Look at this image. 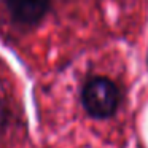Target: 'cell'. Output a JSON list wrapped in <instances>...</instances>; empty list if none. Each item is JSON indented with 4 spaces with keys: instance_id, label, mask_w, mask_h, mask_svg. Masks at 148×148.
I'll use <instances>...</instances> for the list:
<instances>
[{
    "instance_id": "6da1fadb",
    "label": "cell",
    "mask_w": 148,
    "mask_h": 148,
    "mask_svg": "<svg viewBox=\"0 0 148 148\" xmlns=\"http://www.w3.org/2000/svg\"><path fill=\"white\" fill-rule=\"evenodd\" d=\"M121 92L107 77H91L81 88V103L89 116L96 119L110 118L119 105Z\"/></svg>"
},
{
    "instance_id": "7a4b0ae2",
    "label": "cell",
    "mask_w": 148,
    "mask_h": 148,
    "mask_svg": "<svg viewBox=\"0 0 148 148\" xmlns=\"http://www.w3.org/2000/svg\"><path fill=\"white\" fill-rule=\"evenodd\" d=\"M51 0H7L13 19L24 26H35L49 10Z\"/></svg>"
},
{
    "instance_id": "3957f363",
    "label": "cell",
    "mask_w": 148,
    "mask_h": 148,
    "mask_svg": "<svg viewBox=\"0 0 148 148\" xmlns=\"http://www.w3.org/2000/svg\"><path fill=\"white\" fill-rule=\"evenodd\" d=\"M7 123H8V108H7L3 100L0 99V132L5 129Z\"/></svg>"
}]
</instances>
